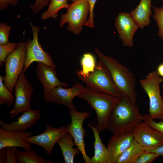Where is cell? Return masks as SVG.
<instances>
[{
  "mask_svg": "<svg viewBox=\"0 0 163 163\" xmlns=\"http://www.w3.org/2000/svg\"><path fill=\"white\" fill-rule=\"evenodd\" d=\"M136 124L120 129L113 133L107 147L110 163H116L122 154L132 144L134 140L133 128Z\"/></svg>",
  "mask_w": 163,
  "mask_h": 163,
  "instance_id": "ba28073f",
  "label": "cell"
},
{
  "mask_svg": "<svg viewBox=\"0 0 163 163\" xmlns=\"http://www.w3.org/2000/svg\"><path fill=\"white\" fill-rule=\"evenodd\" d=\"M143 122L147 123L153 129L163 134V121L156 122L151 118L148 114H145Z\"/></svg>",
  "mask_w": 163,
  "mask_h": 163,
  "instance_id": "4dcf8cb0",
  "label": "cell"
},
{
  "mask_svg": "<svg viewBox=\"0 0 163 163\" xmlns=\"http://www.w3.org/2000/svg\"><path fill=\"white\" fill-rule=\"evenodd\" d=\"M94 51L122 96L136 105L137 96L135 75L117 59L104 54L97 47L95 48Z\"/></svg>",
  "mask_w": 163,
  "mask_h": 163,
  "instance_id": "6da1fadb",
  "label": "cell"
},
{
  "mask_svg": "<svg viewBox=\"0 0 163 163\" xmlns=\"http://www.w3.org/2000/svg\"><path fill=\"white\" fill-rule=\"evenodd\" d=\"M77 97L87 101L94 110L97 117L96 126L97 130L100 132L107 129L109 116L120 98L87 87Z\"/></svg>",
  "mask_w": 163,
  "mask_h": 163,
  "instance_id": "7a4b0ae2",
  "label": "cell"
},
{
  "mask_svg": "<svg viewBox=\"0 0 163 163\" xmlns=\"http://www.w3.org/2000/svg\"><path fill=\"white\" fill-rule=\"evenodd\" d=\"M57 143L60 148L65 163H74L75 156L80 151L77 147L73 148L75 144L72 136L68 133L60 138Z\"/></svg>",
  "mask_w": 163,
  "mask_h": 163,
  "instance_id": "44dd1931",
  "label": "cell"
},
{
  "mask_svg": "<svg viewBox=\"0 0 163 163\" xmlns=\"http://www.w3.org/2000/svg\"><path fill=\"white\" fill-rule=\"evenodd\" d=\"M35 72L43 87V94L48 92L56 86L66 88L67 86L66 83L61 82L58 79L55 69L45 64L37 62Z\"/></svg>",
  "mask_w": 163,
  "mask_h": 163,
  "instance_id": "2e32d148",
  "label": "cell"
},
{
  "mask_svg": "<svg viewBox=\"0 0 163 163\" xmlns=\"http://www.w3.org/2000/svg\"><path fill=\"white\" fill-rule=\"evenodd\" d=\"M154 13L152 17L156 21L158 27V35L163 40V6L153 7Z\"/></svg>",
  "mask_w": 163,
  "mask_h": 163,
  "instance_id": "83f0119b",
  "label": "cell"
},
{
  "mask_svg": "<svg viewBox=\"0 0 163 163\" xmlns=\"http://www.w3.org/2000/svg\"><path fill=\"white\" fill-rule=\"evenodd\" d=\"M162 90H163V85H162Z\"/></svg>",
  "mask_w": 163,
  "mask_h": 163,
  "instance_id": "ab89813d",
  "label": "cell"
},
{
  "mask_svg": "<svg viewBox=\"0 0 163 163\" xmlns=\"http://www.w3.org/2000/svg\"><path fill=\"white\" fill-rule=\"evenodd\" d=\"M145 149L135 139L132 144L121 155L116 163H134Z\"/></svg>",
  "mask_w": 163,
  "mask_h": 163,
  "instance_id": "7402d4cb",
  "label": "cell"
},
{
  "mask_svg": "<svg viewBox=\"0 0 163 163\" xmlns=\"http://www.w3.org/2000/svg\"><path fill=\"white\" fill-rule=\"evenodd\" d=\"M145 151L154 153L159 156H163V144L152 149L145 150Z\"/></svg>",
  "mask_w": 163,
  "mask_h": 163,
  "instance_id": "d590c367",
  "label": "cell"
},
{
  "mask_svg": "<svg viewBox=\"0 0 163 163\" xmlns=\"http://www.w3.org/2000/svg\"><path fill=\"white\" fill-rule=\"evenodd\" d=\"M50 0H36L35 3L30 5L34 13H37L48 5Z\"/></svg>",
  "mask_w": 163,
  "mask_h": 163,
  "instance_id": "836d02e7",
  "label": "cell"
},
{
  "mask_svg": "<svg viewBox=\"0 0 163 163\" xmlns=\"http://www.w3.org/2000/svg\"><path fill=\"white\" fill-rule=\"evenodd\" d=\"M81 69L77 71L76 74L83 76L88 75L94 71L97 63L94 56L89 53L83 54L80 60Z\"/></svg>",
  "mask_w": 163,
  "mask_h": 163,
  "instance_id": "cb8c5ba5",
  "label": "cell"
},
{
  "mask_svg": "<svg viewBox=\"0 0 163 163\" xmlns=\"http://www.w3.org/2000/svg\"><path fill=\"white\" fill-rule=\"evenodd\" d=\"M30 24L33 39L25 42L26 55L23 72H25L31 63L35 61L43 63L55 69L56 65L50 54L43 50L39 43L38 37L40 28L31 23Z\"/></svg>",
  "mask_w": 163,
  "mask_h": 163,
  "instance_id": "30bf717a",
  "label": "cell"
},
{
  "mask_svg": "<svg viewBox=\"0 0 163 163\" xmlns=\"http://www.w3.org/2000/svg\"><path fill=\"white\" fill-rule=\"evenodd\" d=\"M159 156L154 153L145 151L139 157L134 163H150Z\"/></svg>",
  "mask_w": 163,
  "mask_h": 163,
  "instance_id": "f546056e",
  "label": "cell"
},
{
  "mask_svg": "<svg viewBox=\"0 0 163 163\" xmlns=\"http://www.w3.org/2000/svg\"><path fill=\"white\" fill-rule=\"evenodd\" d=\"M133 134L134 139L145 150L163 144V134L143 122L135 125Z\"/></svg>",
  "mask_w": 163,
  "mask_h": 163,
  "instance_id": "5bb4252c",
  "label": "cell"
},
{
  "mask_svg": "<svg viewBox=\"0 0 163 163\" xmlns=\"http://www.w3.org/2000/svg\"><path fill=\"white\" fill-rule=\"evenodd\" d=\"M151 0H140L139 4L129 13L139 28H144L150 23L152 14Z\"/></svg>",
  "mask_w": 163,
  "mask_h": 163,
  "instance_id": "d6986e66",
  "label": "cell"
},
{
  "mask_svg": "<svg viewBox=\"0 0 163 163\" xmlns=\"http://www.w3.org/2000/svg\"><path fill=\"white\" fill-rule=\"evenodd\" d=\"M6 148V163H16L17 147H8Z\"/></svg>",
  "mask_w": 163,
  "mask_h": 163,
  "instance_id": "d6a6232c",
  "label": "cell"
},
{
  "mask_svg": "<svg viewBox=\"0 0 163 163\" xmlns=\"http://www.w3.org/2000/svg\"><path fill=\"white\" fill-rule=\"evenodd\" d=\"M51 2L47 10L43 13L41 15L43 20L47 19L50 17L56 18L58 13L61 9L66 8L67 9L69 5L68 0H50Z\"/></svg>",
  "mask_w": 163,
  "mask_h": 163,
  "instance_id": "d4e9b609",
  "label": "cell"
},
{
  "mask_svg": "<svg viewBox=\"0 0 163 163\" xmlns=\"http://www.w3.org/2000/svg\"><path fill=\"white\" fill-rule=\"evenodd\" d=\"M11 27L5 22L0 24V45H4L9 43L8 37Z\"/></svg>",
  "mask_w": 163,
  "mask_h": 163,
  "instance_id": "f1b7e54d",
  "label": "cell"
},
{
  "mask_svg": "<svg viewBox=\"0 0 163 163\" xmlns=\"http://www.w3.org/2000/svg\"><path fill=\"white\" fill-rule=\"evenodd\" d=\"M68 133L66 126H62L55 128L47 124L44 132L39 135L31 136L26 138V140L31 144L36 145L43 148L47 155H50L52 153L55 144Z\"/></svg>",
  "mask_w": 163,
  "mask_h": 163,
  "instance_id": "4fadbf2b",
  "label": "cell"
},
{
  "mask_svg": "<svg viewBox=\"0 0 163 163\" xmlns=\"http://www.w3.org/2000/svg\"><path fill=\"white\" fill-rule=\"evenodd\" d=\"M18 43L11 42L4 45H0V66L3 65L8 56L16 49Z\"/></svg>",
  "mask_w": 163,
  "mask_h": 163,
  "instance_id": "4316f807",
  "label": "cell"
},
{
  "mask_svg": "<svg viewBox=\"0 0 163 163\" xmlns=\"http://www.w3.org/2000/svg\"><path fill=\"white\" fill-rule=\"evenodd\" d=\"M31 132L9 131L0 129V149L8 147H20L25 150L32 149L31 144L26 139L32 136Z\"/></svg>",
  "mask_w": 163,
  "mask_h": 163,
  "instance_id": "ac0fdd59",
  "label": "cell"
},
{
  "mask_svg": "<svg viewBox=\"0 0 163 163\" xmlns=\"http://www.w3.org/2000/svg\"><path fill=\"white\" fill-rule=\"evenodd\" d=\"M18 163H52L50 160H46L43 156L37 155L32 149L21 151L18 149L16 155Z\"/></svg>",
  "mask_w": 163,
  "mask_h": 163,
  "instance_id": "603a6c76",
  "label": "cell"
},
{
  "mask_svg": "<svg viewBox=\"0 0 163 163\" xmlns=\"http://www.w3.org/2000/svg\"><path fill=\"white\" fill-rule=\"evenodd\" d=\"M90 6V12L88 19L87 21L85 26L93 28L94 27V9L95 4L97 0H86Z\"/></svg>",
  "mask_w": 163,
  "mask_h": 163,
  "instance_id": "1f68e13d",
  "label": "cell"
},
{
  "mask_svg": "<svg viewBox=\"0 0 163 163\" xmlns=\"http://www.w3.org/2000/svg\"><path fill=\"white\" fill-rule=\"evenodd\" d=\"M115 26L123 45L132 47L133 46V38L139 27L129 13L120 12L116 18Z\"/></svg>",
  "mask_w": 163,
  "mask_h": 163,
  "instance_id": "9a60e30c",
  "label": "cell"
},
{
  "mask_svg": "<svg viewBox=\"0 0 163 163\" xmlns=\"http://www.w3.org/2000/svg\"><path fill=\"white\" fill-rule=\"evenodd\" d=\"M156 71L160 77H163V62L158 65Z\"/></svg>",
  "mask_w": 163,
  "mask_h": 163,
  "instance_id": "74e56055",
  "label": "cell"
},
{
  "mask_svg": "<svg viewBox=\"0 0 163 163\" xmlns=\"http://www.w3.org/2000/svg\"><path fill=\"white\" fill-rule=\"evenodd\" d=\"M22 113L16 120L9 123H6L0 119L1 127L7 131L24 132L33 126L41 118V113L39 110L31 109Z\"/></svg>",
  "mask_w": 163,
  "mask_h": 163,
  "instance_id": "e0dca14e",
  "label": "cell"
},
{
  "mask_svg": "<svg viewBox=\"0 0 163 163\" xmlns=\"http://www.w3.org/2000/svg\"><path fill=\"white\" fill-rule=\"evenodd\" d=\"M163 81L156 70L149 73L145 78L139 80L140 85L149 97L148 115L153 120H163V99L160 87Z\"/></svg>",
  "mask_w": 163,
  "mask_h": 163,
  "instance_id": "277c9868",
  "label": "cell"
},
{
  "mask_svg": "<svg viewBox=\"0 0 163 163\" xmlns=\"http://www.w3.org/2000/svg\"><path fill=\"white\" fill-rule=\"evenodd\" d=\"M26 55L25 42L21 40L16 50L8 55L5 62V74L2 80L13 94V89L24 66Z\"/></svg>",
  "mask_w": 163,
  "mask_h": 163,
  "instance_id": "8992f818",
  "label": "cell"
},
{
  "mask_svg": "<svg viewBox=\"0 0 163 163\" xmlns=\"http://www.w3.org/2000/svg\"><path fill=\"white\" fill-rule=\"evenodd\" d=\"M76 0H71V1H74V2L75 1H76Z\"/></svg>",
  "mask_w": 163,
  "mask_h": 163,
  "instance_id": "f35d334b",
  "label": "cell"
},
{
  "mask_svg": "<svg viewBox=\"0 0 163 163\" xmlns=\"http://www.w3.org/2000/svg\"><path fill=\"white\" fill-rule=\"evenodd\" d=\"M88 125L93 132L95 139L93 143L94 155L91 158L90 163H110L108 150L101 141L99 132L96 126L95 127L89 123Z\"/></svg>",
  "mask_w": 163,
  "mask_h": 163,
  "instance_id": "ffe728a7",
  "label": "cell"
},
{
  "mask_svg": "<svg viewBox=\"0 0 163 163\" xmlns=\"http://www.w3.org/2000/svg\"><path fill=\"white\" fill-rule=\"evenodd\" d=\"M85 88L78 82L69 88H65L60 86H56L48 92L43 94L44 101L46 102L64 105L70 110H77L73 103V99L77 96Z\"/></svg>",
  "mask_w": 163,
  "mask_h": 163,
  "instance_id": "7c38bea8",
  "label": "cell"
},
{
  "mask_svg": "<svg viewBox=\"0 0 163 163\" xmlns=\"http://www.w3.org/2000/svg\"><path fill=\"white\" fill-rule=\"evenodd\" d=\"M144 118V115L139 112L138 107L123 96L109 116L107 129L113 133L118 129L143 121Z\"/></svg>",
  "mask_w": 163,
  "mask_h": 163,
  "instance_id": "3957f363",
  "label": "cell"
},
{
  "mask_svg": "<svg viewBox=\"0 0 163 163\" xmlns=\"http://www.w3.org/2000/svg\"><path fill=\"white\" fill-rule=\"evenodd\" d=\"M76 75L79 80L85 83L87 87L107 93L120 98L123 96L116 87L105 66L99 61L94 71L88 75Z\"/></svg>",
  "mask_w": 163,
  "mask_h": 163,
  "instance_id": "5b68a950",
  "label": "cell"
},
{
  "mask_svg": "<svg viewBox=\"0 0 163 163\" xmlns=\"http://www.w3.org/2000/svg\"><path fill=\"white\" fill-rule=\"evenodd\" d=\"M18 0H0V8L4 10L10 6H15Z\"/></svg>",
  "mask_w": 163,
  "mask_h": 163,
  "instance_id": "e575fe53",
  "label": "cell"
},
{
  "mask_svg": "<svg viewBox=\"0 0 163 163\" xmlns=\"http://www.w3.org/2000/svg\"><path fill=\"white\" fill-rule=\"evenodd\" d=\"M69 113L71 117V123L66 126L68 133L72 137L75 145L81 153L84 162L90 163L91 158L87 155L85 150L84 136L86 134L85 130L83 127L84 120L90 116L88 111L80 112L77 110H69Z\"/></svg>",
  "mask_w": 163,
  "mask_h": 163,
  "instance_id": "8fae6325",
  "label": "cell"
},
{
  "mask_svg": "<svg viewBox=\"0 0 163 163\" xmlns=\"http://www.w3.org/2000/svg\"><path fill=\"white\" fill-rule=\"evenodd\" d=\"M33 91V86L23 71L14 86L15 102L9 112L11 119H13L19 113L31 109V98Z\"/></svg>",
  "mask_w": 163,
  "mask_h": 163,
  "instance_id": "9c48e42d",
  "label": "cell"
},
{
  "mask_svg": "<svg viewBox=\"0 0 163 163\" xmlns=\"http://www.w3.org/2000/svg\"><path fill=\"white\" fill-rule=\"evenodd\" d=\"M67 12L60 18V27L68 23V30L78 35L82 31L89 14L90 6L86 0H77L69 4Z\"/></svg>",
  "mask_w": 163,
  "mask_h": 163,
  "instance_id": "52a82bcc",
  "label": "cell"
},
{
  "mask_svg": "<svg viewBox=\"0 0 163 163\" xmlns=\"http://www.w3.org/2000/svg\"><path fill=\"white\" fill-rule=\"evenodd\" d=\"M6 148H3L0 149V163H6Z\"/></svg>",
  "mask_w": 163,
  "mask_h": 163,
  "instance_id": "8d00e7d4",
  "label": "cell"
},
{
  "mask_svg": "<svg viewBox=\"0 0 163 163\" xmlns=\"http://www.w3.org/2000/svg\"><path fill=\"white\" fill-rule=\"evenodd\" d=\"M14 96L8 90L2 80V76H0V104H5L8 107L14 103Z\"/></svg>",
  "mask_w": 163,
  "mask_h": 163,
  "instance_id": "484cf974",
  "label": "cell"
}]
</instances>
